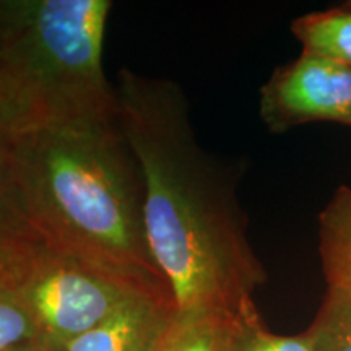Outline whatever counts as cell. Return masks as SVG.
<instances>
[{
    "mask_svg": "<svg viewBox=\"0 0 351 351\" xmlns=\"http://www.w3.org/2000/svg\"><path fill=\"white\" fill-rule=\"evenodd\" d=\"M117 117L143 176L145 228L176 311L232 317L267 274L249 244L230 174L197 142L186 96L122 69Z\"/></svg>",
    "mask_w": 351,
    "mask_h": 351,
    "instance_id": "6da1fadb",
    "label": "cell"
},
{
    "mask_svg": "<svg viewBox=\"0 0 351 351\" xmlns=\"http://www.w3.org/2000/svg\"><path fill=\"white\" fill-rule=\"evenodd\" d=\"M12 140L38 238L143 295L174 302L148 244L142 169L119 117L41 127Z\"/></svg>",
    "mask_w": 351,
    "mask_h": 351,
    "instance_id": "7a4b0ae2",
    "label": "cell"
},
{
    "mask_svg": "<svg viewBox=\"0 0 351 351\" xmlns=\"http://www.w3.org/2000/svg\"><path fill=\"white\" fill-rule=\"evenodd\" d=\"M109 0H0V121L12 134L117 116Z\"/></svg>",
    "mask_w": 351,
    "mask_h": 351,
    "instance_id": "3957f363",
    "label": "cell"
},
{
    "mask_svg": "<svg viewBox=\"0 0 351 351\" xmlns=\"http://www.w3.org/2000/svg\"><path fill=\"white\" fill-rule=\"evenodd\" d=\"M8 276L36 322L39 341L57 351L135 300L152 298L43 241Z\"/></svg>",
    "mask_w": 351,
    "mask_h": 351,
    "instance_id": "277c9868",
    "label": "cell"
},
{
    "mask_svg": "<svg viewBox=\"0 0 351 351\" xmlns=\"http://www.w3.org/2000/svg\"><path fill=\"white\" fill-rule=\"evenodd\" d=\"M261 117L275 134L320 121L351 127V67L302 52L262 86Z\"/></svg>",
    "mask_w": 351,
    "mask_h": 351,
    "instance_id": "5b68a950",
    "label": "cell"
},
{
    "mask_svg": "<svg viewBox=\"0 0 351 351\" xmlns=\"http://www.w3.org/2000/svg\"><path fill=\"white\" fill-rule=\"evenodd\" d=\"M174 315L173 301L140 298L70 341L65 351H155Z\"/></svg>",
    "mask_w": 351,
    "mask_h": 351,
    "instance_id": "8992f818",
    "label": "cell"
},
{
    "mask_svg": "<svg viewBox=\"0 0 351 351\" xmlns=\"http://www.w3.org/2000/svg\"><path fill=\"white\" fill-rule=\"evenodd\" d=\"M41 243L29 219L12 134L0 121V275H8Z\"/></svg>",
    "mask_w": 351,
    "mask_h": 351,
    "instance_id": "52a82bcc",
    "label": "cell"
},
{
    "mask_svg": "<svg viewBox=\"0 0 351 351\" xmlns=\"http://www.w3.org/2000/svg\"><path fill=\"white\" fill-rule=\"evenodd\" d=\"M319 239L327 289L351 296V187L337 189L320 213Z\"/></svg>",
    "mask_w": 351,
    "mask_h": 351,
    "instance_id": "ba28073f",
    "label": "cell"
},
{
    "mask_svg": "<svg viewBox=\"0 0 351 351\" xmlns=\"http://www.w3.org/2000/svg\"><path fill=\"white\" fill-rule=\"evenodd\" d=\"M291 32L304 54L351 67V7L307 13L293 20Z\"/></svg>",
    "mask_w": 351,
    "mask_h": 351,
    "instance_id": "9c48e42d",
    "label": "cell"
},
{
    "mask_svg": "<svg viewBox=\"0 0 351 351\" xmlns=\"http://www.w3.org/2000/svg\"><path fill=\"white\" fill-rule=\"evenodd\" d=\"M226 351H315V346L307 328L298 335L270 332L252 304L228 322Z\"/></svg>",
    "mask_w": 351,
    "mask_h": 351,
    "instance_id": "30bf717a",
    "label": "cell"
},
{
    "mask_svg": "<svg viewBox=\"0 0 351 351\" xmlns=\"http://www.w3.org/2000/svg\"><path fill=\"white\" fill-rule=\"evenodd\" d=\"M230 319L176 311L173 322L155 351H226Z\"/></svg>",
    "mask_w": 351,
    "mask_h": 351,
    "instance_id": "8fae6325",
    "label": "cell"
},
{
    "mask_svg": "<svg viewBox=\"0 0 351 351\" xmlns=\"http://www.w3.org/2000/svg\"><path fill=\"white\" fill-rule=\"evenodd\" d=\"M39 341L38 326L8 275H0V351Z\"/></svg>",
    "mask_w": 351,
    "mask_h": 351,
    "instance_id": "7c38bea8",
    "label": "cell"
},
{
    "mask_svg": "<svg viewBox=\"0 0 351 351\" xmlns=\"http://www.w3.org/2000/svg\"><path fill=\"white\" fill-rule=\"evenodd\" d=\"M307 330L315 351H351V296L327 289L326 300Z\"/></svg>",
    "mask_w": 351,
    "mask_h": 351,
    "instance_id": "4fadbf2b",
    "label": "cell"
},
{
    "mask_svg": "<svg viewBox=\"0 0 351 351\" xmlns=\"http://www.w3.org/2000/svg\"><path fill=\"white\" fill-rule=\"evenodd\" d=\"M12 351H57L51 346H46L43 343H32V345H26V346H20V348L12 350Z\"/></svg>",
    "mask_w": 351,
    "mask_h": 351,
    "instance_id": "5bb4252c",
    "label": "cell"
}]
</instances>
